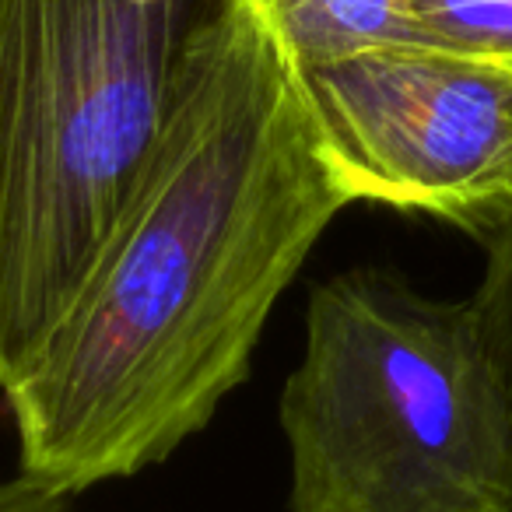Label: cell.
<instances>
[{
    "mask_svg": "<svg viewBox=\"0 0 512 512\" xmlns=\"http://www.w3.org/2000/svg\"><path fill=\"white\" fill-rule=\"evenodd\" d=\"M64 491L46 488L32 477L18 474L15 481H0V512H71Z\"/></svg>",
    "mask_w": 512,
    "mask_h": 512,
    "instance_id": "8",
    "label": "cell"
},
{
    "mask_svg": "<svg viewBox=\"0 0 512 512\" xmlns=\"http://www.w3.org/2000/svg\"><path fill=\"white\" fill-rule=\"evenodd\" d=\"M295 71L376 46L421 43L407 0H246Z\"/></svg>",
    "mask_w": 512,
    "mask_h": 512,
    "instance_id": "5",
    "label": "cell"
},
{
    "mask_svg": "<svg viewBox=\"0 0 512 512\" xmlns=\"http://www.w3.org/2000/svg\"><path fill=\"white\" fill-rule=\"evenodd\" d=\"M421 43L512 67V0H407Z\"/></svg>",
    "mask_w": 512,
    "mask_h": 512,
    "instance_id": "6",
    "label": "cell"
},
{
    "mask_svg": "<svg viewBox=\"0 0 512 512\" xmlns=\"http://www.w3.org/2000/svg\"><path fill=\"white\" fill-rule=\"evenodd\" d=\"M295 81L351 204L428 214L477 242L512 218L509 64L404 43L306 67Z\"/></svg>",
    "mask_w": 512,
    "mask_h": 512,
    "instance_id": "4",
    "label": "cell"
},
{
    "mask_svg": "<svg viewBox=\"0 0 512 512\" xmlns=\"http://www.w3.org/2000/svg\"><path fill=\"white\" fill-rule=\"evenodd\" d=\"M281 432L288 512H512V393L470 299L390 267L313 288Z\"/></svg>",
    "mask_w": 512,
    "mask_h": 512,
    "instance_id": "3",
    "label": "cell"
},
{
    "mask_svg": "<svg viewBox=\"0 0 512 512\" xmlns=\"http://www.w3.org/2000/svg\"><path fill=\"white\" fill-rule=\"evenodd\" d=\"M214 0H0V386L148 162Z\"/></svg>",
    "mask_w": 512,
    "mask_h": 512,
    "instance_id": "2",
    "label": "cell"
},
{
    "mask_svg": "<svg viewBox=\"0 0 512 512\" xmlns=\"http://www.w3.org/2000/svg\"><path fill=\"white\" fill-rule=\"evenodd\" d=\"M484 274L470 295L484 348L512 393V218L484 242Z\"/></svg>",
    "mask_w": 512,
    "mask_h": 512,
    "instance_id": "7",
    "label": "cell"
},
{
    "mask_svg": "<svg viewBox=\"0 0 512 512\" xmlns=\"http://www.w3.org/2000/svg\"><path fill=\"white\" fill-rule=\"evenodd\" d=\"M348 204L281 46L246 0H214L78 292L0 386L22 474L78 495L169 460Z\"/></svg>",
    "mask_w": 512,
    "mask_h": 512,
    "instance_id": "1",
    "label": "cell"
}]
</instances>
